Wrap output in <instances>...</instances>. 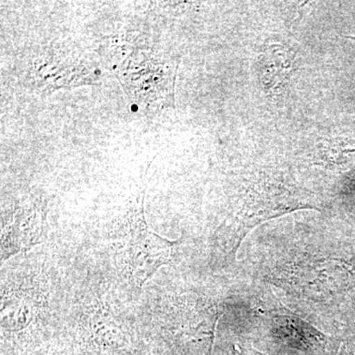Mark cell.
Segmentation results:
<instances>
[{
  "mask_svg": "<svg viewBox=\"0 0 355 355\" xmlns=\"http://www.w3.org/2000/svg\"><path fill=\"white\" fill-rule=\"evenodd\" d=\"M44 221L43 207L37 205L18 210L2 240V258L38 244L43 238Z\"/></svg>",
  "mask_w": 355,
  "mask_h": 355,
  "instance_id": "cell-2",
  "label": "cell"
},
{
  "mask_svg": "<svg viewBox=\"0 0 355 355\" xmlns=\"http://www.w3.org/2000/svg\"><path fill=\"white\" fill-rule=\"evenodd\" d=\"M144 193L142 190L135 202L128 205L125 216L128 240L125 261L132 282L141 286L162 266L171 261L174 242L153 232L144 216Z\"/></svg>",
  "mask_w": 355,
  "mask_h": 355,
  "instance_id": "cell-1",
  "label": "cell"
}]
</instances>
